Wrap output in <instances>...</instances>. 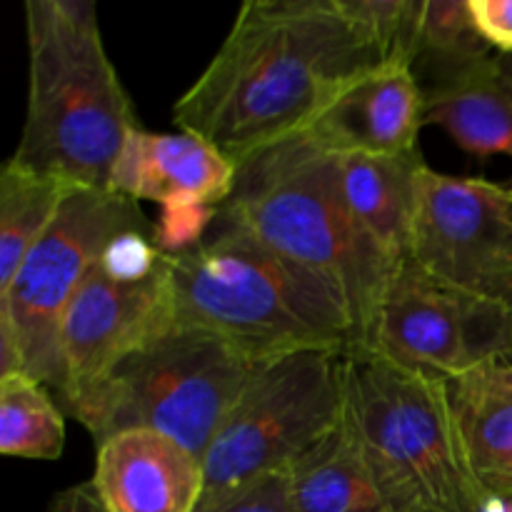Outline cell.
Here are the masks:
<instances>
[{"instance_id": "cell-24", "label": "cell", "mask_w": 512, "mask_h": 512, "mask_svg": "<svg viewBox=\"0 0 512 512\" xmlns=\"http://www.w3.org/2000/svg\"><path fill=\"white\" fill-rule=\"evenodd\" d=\"M220 208L203 203L163 205L155 218L150 238L163 255H183L205 243L210 225L218 220Z\"/></svg>"}, {"instance_id": "cell-10", "label": "cell", "mask_w": 512, "mask_h": 512, "mask_svg": "<svg viewBox=\"0 0 512 512\" xmlns=\"http://www.w3.org/2000/svg\"><path fill=\"white\" fill-rule=\"evenodd\" d=\"M405 263L512 310V193L488 178L423 165Z\"/></svg>"}, {"instance_id": "cell-26", "label": "cell", "mask_w": 512, "mask_h": 512, "mask_svg": "<svg viewBox=\"0 0 512 512\" xmlns=\"http://www.w3.org/2000/svg\"><path fill=\"white\" fill-rule=\"evenodd\" d=\"M470 13L495 53H512V0H470Z\"/></svg>"}, {"instance_id": "cell-8", "label": "cell", "mask_w": 512, "mask_h": 512, "mask_svg": "<svg viewBox=\"0 0 512 512\" xmlns=\"http://www.w3.org/2000/svg\"><path fill=\"white\" fill-rule=\"evenodd\" d=\"M345 355L298 353L260 365L203 455V495L290 470L338 428Z\"/></svg>"}, {"instance_id": "cell-11", "label": "cell", "mask_w": 512, "mask_h": 512, "mask_svg": "<svg viewBox=\"0 0 512 512\" xmlns=\"http://www.w3.org/2000/svg\"><path fill=\"white\" fill-rule=\"evenodd\" d=\"M173 323L165 255L158 273L135 285L113 283L95 263L60 323V380L55 398L65 413H73L120 360Z\"/></svg>"}, {"instance_id": "cell-18", "label": "cell", "mask_w": 512, "mask_h": 512, "mask_svg": "<svg viewBox=\"0 0 512 512\" xmlns=\"http://www.w3.org/2000/svg\"><path fill=\"white\" fill-rule=\"evenodd\" d=\"M425 123L443 128L480 160H512V53H493L443 88L430 90ZM512 193V175L505 180Z\"/></svg>"}, {"instance_id": "cell-23", "label": "cell", "mask_w": 512, "mask_h": 512, "mask_svg": "<svg viewBox=\"0 0 512 512\" xmlns=\"http://www.w3.org/2000/svg\"><path fill=\"white\" fill-rule=\"evenodd\" d=\"M150 230H123L115 235L98 258L100 273L120 285L145 283L153 278L163 265V253L150 238Z\"/></svg>"}, {"instance_id": "cell-2", "label": "cell", "mask_w": 512, "mask_h": 512, "mask_svg": "<svg viewBox=\"0 0 512 512\" xmlns=\"http://www.w3.org/2000/svg\"><path fill=\"white\" fill-rule=\"evenodd\" d=\"M165 270L175 323L253 363L358 350L355 318L335 285L228 225L190 253L165 255Z\"/></svg>"}, {"instance_id": "cell-12", "label": "cell", "mask_w": 512, "mask_h": 512, "mask_svg": "<svg viewBox=\"0 0 512 512\" xmlns=\"http://www.w3.org/2000/svg\"><path fill=\"white\" fill-rule=\"evenodd\" d=\"M428 113V95L415 70L383 63L335 90L300 128L333 155H413Z\"/></svg>"}, {"instance_id": "cell-15", "label": "cell", "mask_w": 512, "mask_h": 512, "mask_svg": "<svg viewBox=\"0 0 512 512\" xmlns=\"http://www.w3.org/2000/svg\"><path fill=\"white\" fill-rule=\"evenodd\" d=\"M295 512H420L373 463L343 408L338 428L288 470Z\"/></svg>"}, {"instance_id": "cell-4", "label": "cell", "mask_w": 512, "mask_h": 512, "mask_svg": "<svg viewBox=\"0 0 512 512\" xmlns=\"http://www.w3.org/2000/svg\"><path fill=\"white\" fill-rule=\"evenodd\" d=\"M218 223L335 285L348 300L358 350H363L398 268L355 228L340 195L333 153L295 130L240 160L235 188L220 208Z\"/></svg>"}, {"instance_id": "cell-20", "label": "cell", "mask_w": 512, "mask_h": 512, "mask_svg": "<svg viewBox=\"0 0 512 512\" xmlns=\"http://www.w3.org/2000/svg\"><path fill=\"white\" fill-rule=\"evenodd\" d=\"M493 53L475 25L470 0H423L415 75L420 83L430 80L425 93L453 83Z\"/></svg>"}, {"instance_id": "cell-6", "label": "cell", "mask_w": 512, "mask_h": 512, "mask_svg": "<svg viewBox=\"0 0 512 512\" xmlns=\"http://www.w3.org/2000/svg\"><path fill=\"white\" fill-rule=\"evenodd\" d=\"M258 368L225 340L173 323L120 360L70 418L95 443L123 430H153L203 460Z\"/></svg>"}, {"instance_id": "cell-7", "label": "cell", "mask_w": 512, "mask_h": 512, "mask_svg": "<svg viewBox=\"0 0 512 512\" xmlns=\"http://www.w3.org/2000/svg\"><path fill=\"white\" fill-rule=\"evenodd\" d=\"M140 203L98 188H73L48 233L0 290V378L30 375L58 390V335L65 308L123 230H150Z\"/></svg>"}, {"instance_id": "cell-9", "label": "cell", "mask_w": 512, "mask_h": 512, "mask_svg": "<svg viewBox=\"0 0 512 512\" xmlns=\"http://www.w3.org/2000/svg\"><path fill=\"white\" fill-rule=\"evenodd\" d=\"M358 353L455 380L488 363L512 360V310L403 263Z\"/></svg>"}, {"instance_id": "cell-5", "label": "cell", "mask_w": 512, "mask_h": 512, "mask_svg": "<svg viewBox=\"0 0 512 512\" xmlns=\"http://www.w3.org/2000/svg\"><path fill=\"white\" fill-rule=\"evenodd\" d=\"M345 413L383 478L420 512H480L448 380L373 353L345 355Z\"/></svg>"}, {"instance_id": "cell-19", "label": "cell", "mask_w": 512, "mask_h": 512, "mask_svg": "<svg viewBox=\"0 0 512 512\" xmlns=\"http://www.w3.org/2000/svg\"><path fill=\"white\" fill-rule=\"evenodd\" d=\"M73 185L28 168L15 158L0 170V290L58 218Z\"/></svg>"}, {"instance_id": "cell-13", "label": "cell", "mask_w": 512, "mask_h": 512, "mask_svg": "<svg viewBox=\"0 0 512 512\" xmlns=\"http://www.w3.org/2000/svg\"><path fill=\"white\" fill-rule=\"evenodd\" d=\"M95 493L108 512H195L203 460L153 430H123L95 443Z\"/></svg>"}, {"instance_id": "cell-1", "label": "cell", "mask_w": 512, "mask_h": 512, "mask_svg": "<svg viewBox=\"0 0 512 512\" xmlns=\"http://www.w3.org/2000/svg\"><path fill=\"white\" fill-rule=\"evenodd\" d=\"M375 65L383 60L340 0H245L208 68L175 100L173 120L238 165Z\"/></svg>"}, {"instance_id": "cell-27", "label": "cell", "mask_w": 512, "mask_h": 512, "mask_svg": "<svg viewBox=\"0 0 512 512\" xmlns=\"http://www.w3.org/2000/svg\"><path fill=\"white\" fill-rule=\"evenodd\" d=\"M50 512H108V510L103 508L93 483L88 480V483L73 485V488L55 495Z\"/></svg>"}, {"instance_id": "cell-16", "label": "cell", "mask_w": 512, "mask_h": 512, "mask_svg": "<svg viewBox=\"0 0 512 512\" xmlns=\"http://www.w3.org/2000/svg\"><path fill=\"white\" fill-rule=\"evenodd\" d=\"M335 165L340 195L355 228L393 268H400L413 243L423 153L335 155Z\"/></svg>"}, {"instance_id": "cell-22", "label": "cell", "mask_w": 512, "mask_h": 512, "mask_svg": "<svg viewBox=\"0 0 512 512\" xmlns=\"http://www.w3.org/2000/svg\"><path fill=\"white\" fill-rule=\"evenodd\" d=\"M340 8L383 63H403L415 70L423 0H340Z\"/></svg>"}, {"instance_id": "cell-17", "label": "cell", "mask_w": 512, "mask_h": 512, "mask_svg": "<svg viewBox=\"0 0 512 512\" xmlns=\"http://www.w3.org/2000/svg\"><path fill=\"white\" fill-rule=\"evenodd\" d=\"M465 460L485 498L512 495V360L448 380Z\"/></svg>"}, {"instance_id": "cell-21", "label": "cell", "mask_w": 512, "mask_h": 512, "mask_svg": "<svg viewBox=\"0 0 512 512\" xmlns=\"http://www.w3.org/2000/svg\"><path fill=\"white\" fill-rule=\"evenodd\" d=\"M53 395L30 375L0 378V453L23 460L63 455L65 415Z\"/></svg>"}, {"instance_id": "cell-25", "label": "cell", "mask_w": 512, "mask_h": 512, "mask_svg": "<svg viewBox=\"0 0 512 512\" xmlns=\"http://www.w3.org/2000/svg\"><path fill=\"white\" fill-rule=\"evenodd\" d=\"M195 512H295L290 503L288 470L263 475L225 493L203 495Z\"/></svg>"}, {"instance_id": "cell-14", "label": "cell", "mask_w": 512, "mask_h": 512, "mask_svg": "<svg viewBox=\"0 0 512 512\" xmlns=\"http://www.w3.org/2000/svg\"><path fill=\"white\" fill-rule=\"evenodd\" d=\"M235 188V163L193 133L135 128L110 173L113 193L155 205L203 203L223 208Z\"/></svg>"}, {"instance_id": "cell-3", "label": "cell", "mask_w": 512, "mask_h": 512, "mask_svg": "<svg viewBox=\"0 0 512 512\" xmlns=\"http://www.w3.org/2000/svg\"><path fill=\"white\" fill-rule=\"evenodd\" d=\"M28 108L10 158L73 188H110L125 140L140 128L110 60L93 0H28Z\"/></svg>"}, {"instance_id": "cell-28", "label": "cell", "mask_w": 512, "mask_h": 512, "mask_svg": "<svg viewBox=\"0 0 512 512\" xmlns=\"http://www.w3.org/2000/svg\"><path fill=\"white\" fill-rule=\"evenodd\" d=\"M480 512H512V495H493L485 500Z\"/></svg>"}]
</instances>
